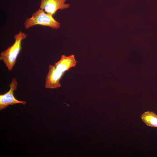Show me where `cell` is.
I'll list each match as a JSON object with an SVG mask.
<instances>
[{
  "label": "cell",
  "mask_w": 157,
  "mask_h": 157,
  "mask_svg": "<svg viewBox=\"0 0 157 157\" xmlns=\"http://www.w3.org/2000/svg\"><path fill=\"white\" fill-rule=\"evenodd\" d=\"M65 73L57 70L54 65L50 64L46 77L45 87L48 89H56L60 87L61 84L60 81Z\"/></svg>",
  "instance_id": "cell-5"
},
{
  "label": "cell",
  "mask_w": 157,
  "mask_h": 157,
  "mask_svg": "<svg viewBox=\"0 0 157 157\" xmlns=\"http://www.w3.org/2000/svg\"><path fill=\"white\" fill-rule=\"evenodd\" d=\"M77 62L75 59L74 55L66 56H61L60 60L56 63L54 66L58 71L65 72L72 67H75Z\"/></svg>",
  "instance_id": "cell-6"
},
{
  "label": "cell",
  "mask_w": 157,
  "mask_h": 157,
  "mask_svg": "<svg viewBox=\"0 0 157 157\" xmlns=\"http://www.w3.org/2000/svg\"><path fill=\"white\" fill-rule=\"evenodd\" d=\"M66 0H41L39 8L53 15L58 10H62L69 7V4L65 3Z\"/></svg>",
  "instance_id": "cell-4"
},
{
  "label": "cell",
  "mask_w": 157,
  "mask_h": 157,
  "mask_svg": "<svg viewBox=\"0 0 157 157\" xmlns=\"http://www.w3.org/2000/svg\"><path fill=\"white\" fill-rule=\"evenodd\" d=\"M18 83L15 78H12L9 85L10 90L5 93L0 95V110L6 108L10 105L21 104L24 105L26 104L25 101L16 99L14 95V91L17 89Z\"/></svg>",
  "instance_id": "cell-3"
},
{
  "label": "cell",
  "mask_w": 157,
  "mask_h": 157,
  "mask_svg": "<svg viewBox=\"0 0 157 157\" xmlns=\"http://www.w3.org/2000/svg\"><path fill=\"white\" fill-rule=\"evenodd\" d=\"M24 25L26 29L35 25H40L58 29L60 26V23L54 19L53 15L40 8L33 13L31 17L25 20Z\"/></svg>",
  "instance_id": "cell-2"
},
{
  "label": "cell",
  "mask_w": 157,
  "mask_h": 157,
  "mask_svg": "<svg viewBox=\"0 0 157 157\" xmlns=\"http://www.w3.org/2000/svg\"><path fill=\"white\" fill-rule=\"evenodd\" d=\"M142 121L147 126L157 127V115L151 111H147L141 115Z\"/></svg>",
  "instance_id": "cell-7"
},
{
  "label": "cell",
  "mask_w": 157,
  "mask_h": 157,
  "mask_svg": "<svg viewBox=\"0 0 157 157\" xmlns=\"http://www.w3.org/2000/svg\"><path fill=\"white\" fill-rule=\"evenodd\" d=\"M28 35L21 31H19L14 36V44L0 53V60L3 61L9 71L13 69L15 64L17 58L22 49V41Z\"/></svg>",
  "instance_id": "cell-1"
}]
</instances>
